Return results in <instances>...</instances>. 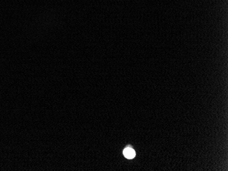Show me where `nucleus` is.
<instances>
[{"label":"nucleus","instance_id":"nucleus-1","mask_svg":"<svg viewBox=\"0 0 228 171\" xmlns=\"http://www.w3.org/2000/svg\"><path fill=\"white\" fill-rule=\"evenodd\" d=\"M124 155L128 159H132L135 156V152L131 148H126L123 151Z\"/></svg>","mask_w":228,"mask_h":171}]
</instances>
